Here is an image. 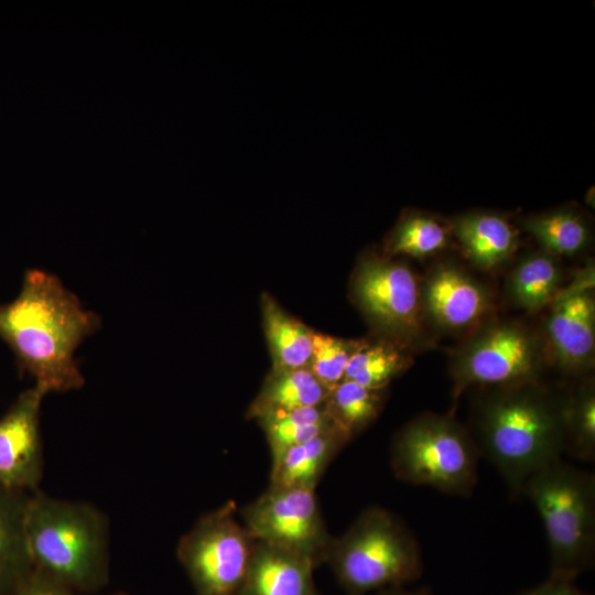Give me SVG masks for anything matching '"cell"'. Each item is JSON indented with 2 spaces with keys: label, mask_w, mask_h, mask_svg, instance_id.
<instances>
[{
  "label": "cell",
  "mask_w": 595,
  "mask_h": 595,
  "mask_svg": "<svg viewBox=\"0 0 595 595\" xmlns=\"http://www.w3.org/2000/svg\"><path fill=\"white\" fill-rule=\"evenodd\" d=\"M566 390L541 379L477 388L467 429L511 497L534 473L562 459Z\"/></svg>",
  "instance_id": "cell-1"
},
{
  "label": "cell",
  "mask_w": 595,
  "mask_h": 595,
  "mask_svg": "<svg viewBox=\"0 0 595 595\" xmlns=\"http://www.w3.org/2000/svg\"><path fill=\"white\" fill-rule=\"evenodd\" d=\"M98 326V316L42 270H28L18 296L0 305V337L44 396L84 386L74 353Z\"/></svg>",
  "instance_id": "cell-2"
},
{
  "label": "cell",
  "mask_w": 595,
  "mask_h": 595,
  "mask_svg": "<svg viewBox=\"0 0 595 595\" xmlns=\"http://www.w3.org/2000/svg\"><path fill=\"white\" fill-rule=\"evenodd\" d=\"M24 528L35 572L83 589L102 581L106 526L93 507L35 490L26 501Z\"/></svg>",
  "instance_id": "cell-3"
},
{
  "label": "cell",
  "mask_w": 595,
  "mask_h": 595,
  "mask_svg": "<svg viewBox=\"0 0 595 595\" xmlns=\"http://www.w3.org/2000/svg\"><path fill=\"white\" fill-rule=\"evenodd\" d=\"M520 496L534 506L550 553V575L570 581L595 558V476L560 459L534 473Z\"/></svg>",
  "instance_id": "cell-4"
},
{
  "label": "cell",
  "mask_w": 595,
  "mask_h": 595,
  "mask_svg": "<svg viewBox=\"0 0 595 595\" xmlns=\"http://www.w3.org/2000/svg\"><path fill=\"white\" fill-rule=\"evenodd\" d=\"M350 595L404 586L423 572L420 544L405 523L379 506L363 510L326 556Z\"/></svg>",
  "instance_id": "cell-5"
},
{
  "label": "cell",
  "mask_w": 595,
  "mask_h": 595,
  "mask_svg": "<svg viewBox=\"0 0 595 595\" xmlns=\"http://www.w3.org/2000/svg\"><path fill=\"white\" fill-rule=\"evenodd\" d=\"M479 451L452 414L423 412L394 435L390 465L400 482L469 497L478 482Z\"/></svg>",
  "instance_id": "cell-6"
},
{
  "label": "cell",
  "mask_w": 595,
  "mask_h": 595,
  "mask_svg": "<svg viewBox=\"0 0 595 595\" xmlns=\"http://www.w3.org/2000/svg\"><path fill=\"white\" fill-rule=\"evenodd\" d=\"M547 358L542 334L524 322L486 321L451 351L453 397L469 388L540 380Z\"/></svg>",
  "instance_id": "cell-7"
},
{
  "label": "cell",
  "mask_w": 595,
  "mask_h": 595,
  "mask_svg": "<svg viewBox=\"0 0 595 595\" xmlns=\"http://www.w3.org/2000/svg\"><path fill=\"white\" fill-rule=\"evenodd\" d=\"M351 292L380 337L407 350L428 343L420 279L408 264L383 253L367 252L355 268Z\"/></svg>",
  "instance_id": "cell-8"
},
{
  "label": "cell",
  "mask_w": 595,
  "mask_h": 595,
  "mask_svg": "<svg viewBox=\"0 0 595 595\" xmlns=\"http://www.w3.org/2000/svg\"><path fill=\"white\" fill-rule=\"evenodd\" d=\"M227 501L202 516L180 539L177 558L196 595H237L245 578L255 539Z\"/></svg>",
  "instance_id": "cell-9"
},
{
  "label": "cell",
  "mask_w": 595,
  "mask_h": 595,
  "mask_svg": "<svg viewBox=\"0 0 595 595\" xmlns=\"http://www.w3.org/2000/svg\"><path fill=\"white\" fill-rule=\"evenodd\" d=\"M244 526L257 541L326 561L333 537L323 520L314 488L270 487L240 510Z\"/></svg>",
  "instance_id": "cell-10"
},
{
  "label": "cell",
  "mask_w": 595,
  "mask_h": 595,
  "mask_svg": "<svg viewBox=\"0 0 595 595\" xmlns=\"http://www.w3.org/2000/svg\"><path fill=\"white\" fill-rule=\"evenodd\" d=\"M420 290L428 324L446 332L476 328L493 306L490 290L448 261L434 264L420 280Z\"/></svg>",
  "instance_id": "cell-11"
},
{
  "label": "cell",
  "mask_w": 595,
  "mask_h": 595,
  "mask_svg": "<svg viewBox=\"0 0 595 595\" xmlns=\"http://www.w3.org/2000/svg\"><path fill=\"white\" fill-rule=\"evenodd\" d=\"M44 394L34 386L23 391L0 419V485L34 491L42 476L39 432Z\"/></svg>",
  "instance_id": "cell-12"
},
{
  "label": "cell",
  "mask_w": 595,
  "mask_h": 595,
  "mask_svg": "<svg viewBox=\"0 0 595 595\" xmlns=\"http://www.w3.org/2000/svg\"><path fill=\"white\" fill-rule=\"evenodd\" d=\"M547 357L563 372L585 377L594 367L593 290L556 299L543 324Z\"/></svg>",
  "instance_id": "cell-13"
},
{
  "label": "cell",
  "mask_w": 595,
  "mask_h": 595,
  "mask_svg": "<svg viewBox=\"0 0 595 595\" xmlns=\"http://www.w3.org/2000/svg\"><path fill=\"white\" fill-rule=\"evenodd\" d=\"M314 567L306 556L255 540L237 595H315Z\"/></svg>",
  "instance_id": "cell-14"
},
{
  "label": "cell",
  "mask_w": 595,
  "mask_h": 595,
  "mask_svg": "<svg viewBox=\"0 0 595 595\" xmlns=\"http://www.w3.org/2000/svg\"><path fill=\"white\" fill-rule=\"evenodd\" d=\"M465 257L478 269L493 271L511 258L518 248L516 228L502 215L469 212L455 217L450 226Z\"/></svg>",
  "instance_id": "cell-15"
},
{
  "label": "cell",
  "mask_w": 595,
  "mask_h": 595,
  "mask_svg": "<svg viewBox=\"0 0 595 595\" xmlns=\"http://www.w3.org/2000/svg\"><path fill=\"white\" fill-rule=\"evenodd\" d=\"M29 495L0 485V595H18L34 573L24 528Z\"/></svg>",
  "instance_id": "cell-16"
},
{
  "label": "cell",
  "mask_w": 595,
  "mask_h": 595,
  "mask_svg": "<svg viewBox=\"0 0 595 595\" xmlns=\"http://www.w3.org/2000/svg\"><path fill=\"white\" fill-rule=\"evenodd\" d=\"M351 439L338 425L284 451L272 461L270 487H316L329 462Z\"/></svg>",
  "instance_id": "cell-17"
},
{
  "label": "cell",
  "mask_w": 595,
  "mask_h": 595,
  "mask_svg": "<svg viewBox=\"0 0 595 595\" xmlns=\"http://www.w3.org/2000/svg\"><path fill=\"white\" fill-rule=\"evenodd\" d=\"M559 257L543 250L522 257L509 273L505 291L510 304L529 313L550 306L562 289Z\"/></svg>",
  "instance_id": "cell-18"
},
{
  "label": "cell",
  "mask_w": 595,
  "mask_h": 595,
  "mask_svg": "<svg viewBox=\"0 0 595 595\" xmlns=\"http://www.w3.org/2000/svg\"><path fill=\"white\" fill-rule=\"evenodd\" d=\"M328 393L329 390L307 367L273 368L251 403L248 414L257 419L273 411L318 407L325 403Z\"/></svg>",
  "instance_id": "cell-19"
},
{
  "label": "cell",
  "mask_w": 595,
  "mask_h": 595,
  "mask_svg": "<svg viewBox=\"0 0 595 595\" xmlns=\"http://www.w3.org/2000/svg\"><path fill=\"white\" fill-rule=\"evenodd\" d=\"M261 310L273 368L307 367L313 351L315 332L288 314L270 295H262Z\"/></svg>",
  "instance_id": "cell-20"
},
{
  "label": "cell",
  "mask_w": 595,
  "mask_h": 595,
  "mask_svg": "<svg viewBox=\"0 0 595 595\" xmlns=\"http://www.w3.org/2000/svg\"><path fill=\"white\" fill-rule=\"evenodd\" d=\"M522 226L543 251L559 258L582 252L591 239L586 220L578 212L567 207L529 216Z\"/></svg>",
  "instance_id": "cell-21"
},
{
  "label": "cell",
  "mask_w": 595,
  "mask_h": 595,
  "mask_svg": "<svg viewBox=\"0 0 595 595\" xmlns=\"http://www.w3.org/2000/svg\"><path fill=\"white\" fill-rule=\"evenodd\" d=\"M409 350L387 338L361 339L349 359L345 378L370 389H386L411 365Z\"/></svg>",
  "instance_id": "cell-22"
},
{
  "label": "cell",
  "mask_w": 595,
  "mask_h": 595,
  "mask_svg": "<svg viewBox=\"0 0 595 595\" xmlns=\"http://www.w3.org/2000/svg\"><path fill=\"white\" fill-rule=\"evenodd\" d=\"M257 420L266 434L272 461L288 448L337 425L329 416L325 403L318 407L268 412Z\"/></svg>",
  "instance_id": "cell-23"
},
{
  "label": "cell",
  "mask_w": 595,
  "mask_h": 595,
  "mask_svg": "<svg viewBox=\"0 0 595 595\" xmlns=\"http://www.w3.org/2000/svg\"><path fill=\"white\" fill-rule=\"evenodd\" d=\"M565 454L591 463L595 459V381L582 377L566 390L564 408Z\"/></svg>",
  "instance_id": "cell-24"
},
{
  "label": "cell",
  "mask_w": 595,
  "mask_h": 595,
  "mask_svg": "<svg viewBox=\"0 0 595 595\" xmlns=\"http://www.w3.org/2000/svg\"><path fill=\"white\" fill-rule=\"evenodd\" d=\"M385 399L386 389L344 379L331 389L325 405L332 420L353 439L378 418Z\"/></svg>",
  "instance_id": "cell-25"
},
{
  "label": "cell",
  "mask_w": 595,
  "mask_h": 595,
  "mask_svg": "<svg viewBox=\"0 0 595 595\" xmlns=\"http://www.w3.org/2000/svg\"><path fill=\"white\" fill-rule=\"evenodd\" d=\"M450 228L431 215L410 213L389 234L383 255L426 258L448 246Z\"/></svg>",
  "instance_id": "cell-26"
},
{
  "label": "cell",
  "mask_w": 595,
  "mask_h": 595,
  "mask_svg": "<svg viewBox=\"0 0 595 595\" xmlns=\"http://www.w3.org/2000/svg\"><path fill=\"white\" fill-rule=\"evenodd\" d=\"M361 339H343L314 334V345L307 368L329 391L345 378L350 357Z\"/></svg>",
  "instance_id": "cell-27"
},
{
  "label": "cell",
  "mask_w": 595,
  "mask_h": 595,
  "mask_svg": "<svg viewBox=\"0 0 595 595\" xmlns=\"http://www.w3.org/2000/svg\"><path fill=\"white\" fill-rule=\"evenodd\" d=\"M518 595H589L577 587L574 581L549 576L541 584Z\"/></svg>",
  "instance_id": "cell-28"
},
{
  "label": "cell",
  "mask_w": 595,
  "mask_h": 595,
  "mask_svg": "<svg viewBox=\"0 0 595 595\" xmlns=\"http://www.w3.org/2000/svg\"><path fill=\"white\" fill-rule=\"evenodd\" d=\"M18 595H69L62 584L55 580L35 572L24 584Z\"/></svg>",
  "instance_id": "cell-29"
},
{
  "label": "cell",
  "mask_w": 595,
  "mask_h": 595,
  "mask_svg": "<svg viewBox=\"0 0 595 595\" xmlns=\"http://www.w3.org/2000/svg\"><path fill=\"white\" fill-rule=\"evenodd\" d=\"M376 595H431L428 587H421L415 591H407L403 586L390 587L379 591Z\"/></svg>",
  "instance_id": "cell-30"
},
{
  "label": "cell",
  "mask_w": 595,
  "mask_h": 595,
  "mask_svg": "<svg viewBox=\"0 0 595 595\" xmlns=\"http://www.w3.org/2000/svg\"><path fill=\"white\" fill-rule=\"evenodd\" d=\"M586 202L589 206L594 207V187L589 188L586 193Z\"/></svg>",
  "instance_id": "cell-31"
}]
</instances>
